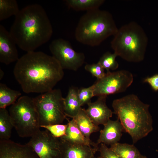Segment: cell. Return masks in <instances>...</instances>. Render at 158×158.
Wrapping results in <instances>:
<instances>
[{
	"label": "cell",
	"mask_w": 158,
	"mask_h": 158,
	"mask_svg": "<svg viewBox=\"0 0 158 158\" xmlns=\"http://www.w3.org/2000/svg\"><path fill=\"white\" fill-rule=\"evenodd\" d=\"M63 69L52 56L32 51L19 58L14 66L15 79L26 93H43L53 89L64 76Z\"/></svg>",
	"instance_id": "obj_1"
},
{
	"label": "cell",
	"mask_w": 158,
	"mask_h": 158,
	"mask_svg": "<svg viewBox=\"0 0 158 158\" xmlns=\"http://www.w3.org/2000/svg\"><path fill=\"white\" fill-rule=\"evenodd\" d=\"M10 33L17 45L27 52L35 51L48 42L52 26L44 8L40 5H28L15 16Z\"/></svg>",
	"instance_id": "obj_2"
},
{
	"label": "cell",
	"mask_w": 158,
	"mask_h": 158,
	"mask_svg": "<svg viewBox=\"0 0 158 158\" xmlns=\"http://www.w3.org/2000/svg\"><path fill=\"white\" fill-rule=\"evenodd\" d=\"M149 106L133 94L115 99L112 102L113 113L117 116L124 130L130 135L134 143L153 130Z\"/></svg>",
	"instance_id": "obj_3"
},
{
	"label": "cell",
	"mask_w": 158,
	"mask_h": 158,
	"mask_svg": "<svg viewBox=\"0 0 158 158\" xmlns=\"http://www.w3.org/2000/svg\"><path fill=\"white\" fill-rule=\"evenodd\" d=\"M113 17L109 11L97 9L87 11L80 18L75 29L76 40L91 47L99 45L118 30Z\"/></svg>",
	"instance_id": "obj_4"
},
{
	"label": "cell",
	"mask_w": 158,
	"mask_h": 158,
	"mask_svg": "<svg viewBox=\"0 0 158 158\" xmlns=\"http://www.w3.org/2000/svg\"><path fill=\"white\" fill-rule=\"evenodd\" d=\"M147 42L142 28L132 21L118 29L111 44L117 56L129 62H139L145 58Z\"/></svg>",
	"instance_id": "obj_5"
},
{
	"label": "cell",
	"mask_w": 158,
	"mask_h": 158,
	"mask_svg": "<svg viewBox=\"0 0 158 158\" xmlns=\"http://www.w3.org/2000/svg\"><path fill=\"white\" fill-rule=\"evenodd\" d=\"M9 112L13 127L20 137H31L40 130L34 98L27 96L20 97L11 105Z\"/></svg>",
	"instance_id": "obj_6"
},
{
	"label": "cell",
	"mask_w": 158,
	"mask_h": 158,
	"mask_svg": "<svg viewBox=\"0 0 158 158\" xmlns=\"http://www.w3.org/2000/svg\"><path fill=\"white\" fill-rule=\"evenodd\" d=\"M34 99L40 126L61 124L67 119L64 112V98L60 89H53Z\"/></svg>",
	"instance_id": "obj_7"
},
{
	"label": "cell",
	"mask_w": 158,
	"mask_h": 158,
	"mask_svg": "<svg viewBox=\"0 0 158 158\" xmlns=\"http://www.w3.org/2000/svg\"><path fill=\"white\" fill-rule=\"evenodd\" d=\"M132 74L128 71L121 70L107 71L102 78L97 80L92 85L94 96H107L122 92L126 90L133 82Z\"/></svg>",
	"instance_id": "obj_8"
},
{
	"label": "cell",
	"mask_w": 158,
	"mask_h": 158,
	"mask_svg": "<svg viewBox=\"0 0 158 158\" xmlns=\"http://www.w3.org/2000/svg\"><path fill=\"white\" fill-rule=\"evenodd\" d=\"M52 56L63 69L76 71L85 61V56L82 52H76L68 41L59 38L52 41L49 45Z\"/></svg>",
	"instance_id": "obj_9"
},
{
	"label": "cell",
	"mask_w": 158,
	"mask_h": 158,
	"mask_svg": "<svg viewBox=\"0 0 158 158\" xmlns=\"http://www.w3.org/2000/svg\"><path fill=\"white\" fill-rule=\"evenodd\" d=\"M28 143L40 158L59 157V138L54 137L47 130H40Z\"/></svg>",
	"instance_id": "obj_10"
},
{
	"label": "cell",
	"mask_w": 158,
	"mask_h": 158,
	"mask_svg": "<svg viewBox=\"0 0 158 158\" xmlns=\"http://www.w3.org/2000/svg\"><path fill=\"white\" fill-rule=\"evenodd\" d=\"M0 158H40L28 144L21 145L10 140H0Z\"/></svg>",
	"instance_id": "obj_11"
},
{
	"label": "cell",
	"mask_w": 158,
	"mask_h": 158,
	"mask_svg": "<svg viewBox=\"0 0 158 158\" xmlns=\"http://www.w3.org/2000/svg\"><path fill=\"white\" fill-rule=\"evenodd\" d=\"M17 45L5 27L0 25V62L6 65L17 61L19 59Z\"/></svg>",
	"instance_id": "obj_12"
},
{
	"label": "cell",
	"mask_w": 158,
	"mask_h": 158,
	"mask_svg": "<svg viewBox=\"0 0 158 158\" xmlns=\"http://www.w3.org/2000/svg\"><path fill=\"white\" fill-rule=\"evenodd\" d=\"M59 158H94L99 149L72 143L59 138Z\"/></svg>",
	"instance_id": "obj_13"
},
{
	"label": "cell",
	"mask_w": 158,
	"mask_h": 158,
	"mask_svg": "<svg viewBox=\"0 0 158 158\" xmlns=\"http://www.w3.org/2000/svg\"><path fill=\"white\" fill-rule=\"evenodd\" d=\"M107 96L98 97L95 102L88 104L86 113L91 121L96 125H104L110 119L113 112L106 104Z\"/></svg>",
	"instance_id": "obj_14"
},
{
	"label": "cell",
	"mask_w": 158,
	"mask_h": 158,
	"mask_svg": "<svg viewBox=\"0 0 158 158\" xmlns=\"http://www.w3.org/2000/svg\"><path fill=\"white\" fill-rule=\"evenodd\" d=\"M101 130L97 142L98 145L102 143L110 145L118 142L122 135L123 128L118 119L115 121L110 119Z\"/></svg>",
	"instance_id": "obj_15"
},
{
	"label": "cell",
	"mask_w": 158,
	"mask_h": 158,
	"mask_svg": "<svg viewBox=\"0 0 158 158\" xmlns=\"http://www.w3.org/2000/svg\"><path fill=\"white\" fill-rule=\"evenodd\" d=\"M68 121L65 135L60 138L76 144L84 145L99 149L98 145L86 138L79 129L74 120Z\"/></svg>",
	"instance_id": "obj_16"
},
{
	"label": "cell",
	"mask_w": 158,
	"mask_h": 158,
	"mask_svg": "<svg viewBox=\"0 0 158 158\" xmlns=\"http://www.w3.org/2000/svg\"><path fill=\"white\" fill-rule=\"evenodd\" d=\"M78 89L72 86L69 89L67 95L64 98V109L66 117L72 118L79 112L82 108L78 96Z\"/></svg>",
	"instance_id": "obj_17"
},
{
	"label": "cell",
	"mask_w": 158,
	"mask_h": 158,
	"mask_svg": "<svg viewBox=\"0 0 158 158\" xmlns=\"http://www.w3.org/2000/svg\"><path fill=\"white\" fill-rule=\"evenodd\" d=\"M72 119L82 133L88 139H90L92 133L99 130V127L91 121L84 109L82 108L78 114Z\"/></svg>",
	"instance_id": "obj_18"
},
{
	"label": "cell",
	"mask_w": 158,
	"mask_h": 158,
	"mask_svg": "<svg viewBox=\"0 0 158 158\" xmlns=\"http://www.w3.org/2000/svg\"><path fill=\"white\" fill-rule=\"evenodd\" d=\"M110 146V148L120 158H141L143 156L133 145L118 142Z\"/></svg>",
	"instance_id": "obj_19"
},
{
	"label": "cell",
	"mask_w": 158,
	"mask_h": 158,
	"mask_svg": "<svg viewBox=\"0 0 158 158\" xmlns=\"http://www.w3.org/2000/svg\"><path fill=\"white\" fill-rule=\"evenodd\" d=\"M104 0H66L67 6L76 11H87L99 9L104 2Z\"/></svg>",
	"instance_id": "obj_20"
},
{
	"label": "cell",
	"mask_w": 158,
	"mask_h": 158,
	"mask_svg": "<svg viewBox=\"0 0 158 158\" xmlns=\"http://www.w3.org/2000/svg\"><path fill=\"white\" fill-rule=\"evenodd\" d=\"M21 93L11 89L6 85L0 84V109H6L8 106L12 105L20 97Z\"/></svg>",
	"instance_id": "obj_21"
},
{
	"label": "cell",
	"mask_w": 158,
	"mask_h": 158,
	"mask_svg": "<svg viewBox=\"0 0 158 158\" xmlns=\"http://www.w3.org/2000/svg\"><path fill=\"white\" fill-rule=\"evenodd\" d=\"M13 127L9 112L0 109V140H9Z\"/></svg>",
	"instance_id": "obj_22"
},
{
	"label": "cell",
	"mask_w": 158,
	"mask_h": 158,
	"mask_svg": "<svg viewBox=\"0 0 158 158\" xmlns=\"http://www.w3.org/2000/svg\"><path fill=\"white\" fill-rule=\"evenodd\" d=\"M16 0H0V21L16 16L20 11Z\"/></svg>",
	"instance_id": "obj_23"
},
{
	"label": "cell",
	"mask_w": 158,
	"mask_h": 158,
	"mask_svg": "<svg viewBox=\"0 0 158 158\" xmlns=\"http://www.w3.org/2000/svg\"><path fill=\"white\" fill-rule=\"evenodd\" d=\"M117 55L114 53L107 52L100 57L98 62L107 71L110 70H114L117 69L119 64L116 61Z\"/></svg>",
	"instance_id": "obj_24"
},
{
	"label": "cell",
	"mask_w": 158,
	"mask_h": 158,
	"mask_svg": "<svg viewBox=\"0 0 158 158\" xmlns=\"http://www.w3.org/2000/svg\"><path fill=\"white\" fill-rule=\"evenodd\" d=\"M78 96L81 106L91 102L94 97L92 85L87 87H82L78 90Z\"/></svg>",
	"instance_id": "obj_25"
},
{
	"label": "cell",
	"mask_w": 158,
	"mask_h": 158,
	"mask_svg": "<svg viewBox=\"0 0 158 158\" xmlns=\"http://www.w3.org/2000/svg\"><path fill=\"white\" fill-rule=\"evenodd\" d=\"M40 127L45 128L54 137L60 138L65 135L67 127V124L42 126Z\"/></svg>",
	"instance_id": "obj_26"
},
{
	"label": "cell",
	"mask_w": 158,
	"mask_h": 158,
	"mask_svg": "<svg viewBox=\"0 0 158 158\" xmlns=\"http://www.w3.org/2000/svg\"><path fill=\"white\" fill-rule=\"evenodd\" d=\"M84 68L85 70L90 72L97 80L102 78L106 73L104 69L98 62L95 63L87 64L85 66Z\"/></svg>",
	"instance_id": "obj_27"
},
{
	"label": "cell",
	"mask_w": 158,
	"mask_h": 158,
	"mask_svg": "<svg viewBox=\"0 0 158 158\" xmlns=\"http://www.w3.org/2000/svg\"><path fill=\"white\" fill-rule=\"evenodd\" d=\"M98 151L101 158H120L110 148L102 143L100 144Z\"/></svg>",
	"instance_id": "obj_28"
},
{
	"label": "cell",
	"mask_w": 158,
	"mask_h": 158,
	"mask_svg": "<svg viewBox=\"0 0 158 158\" xmlns=\"http://www.w3.org/2000/svg\"><path fill=\"white\" fill-rule=\"evenodd\" d=\"M144 82L148 83L154 91H158V73L144 79Z\"/></svg>",
	"instance_id": "obj_29"
},
{
	"label": "cell",
	"mask_w": 158,
	"mask_h": 158,
	"mask_svg": "<svg viewBox=\"0 0 158 158\" xmlns=\"http://www.w3.org/2000/svg\"><path fill=\"white\" fill-rule=\"evenodd\" d=\"M4 73L3 71L1 69H0V80H1L2 79L3 77L4 76Z\"/></svg>",
	"instance_id": "obj_30"
},
{
	"label": "cell",
	"mask_w": 158,
	"mask_h": 158,
	"mask_svg": "<svg viewBox=\"0 0 158 158\" xmlns=\"http://www.w3.org/2000/svg\"><path fill=\"white\" fill-rule=\"evenodd\" d=\"M141 158H147L145 156L143 155Z\"/></svg>",
	"instance_id": "obj_31"
},
{
	"label": "cell",
	"mask_w": 158,
	"mask_h": 158,
	"mask_svg": "<svg viewBox=\"0 0 158 158\" xmlns=\"http://www.w3.org/2000/svg\"><path fill=\"white\" fill-rule=\"evenodd\" d=\"M94 158H101L99 156V157H95Z\"/></svg>",
	"instance_id": "obj_32"
}]
</instances>
